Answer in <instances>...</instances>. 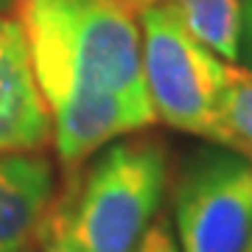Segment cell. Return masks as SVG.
<instances>
[{
  "mask_svg": "<svg viewBox=\"0 0 252 252\" xmlns=\"http://www.w3.org/2000/svg\"><path fill=\"white\" fill-rule=\"evenodd\" d=\"M143 79L157 121L219 143V107L227 59L199 42L174 3L140 9Z\"/></svg>",
  "mask_w": 252,
  "mask_h": 252,
  "instance_id": "cell-3",
  "label": "cell"
},
{
  "mask_svg": "<svg viewBox=\"0 0 252 252\" xmlns=\"http://www.w3.org/2000/svg\"><path fill=\"white\" fill-rule=\"evenodd\" d=\"M137 9L160 0H132ZM177 6L185 26L199 42L227 62H238L241 48V3L244 0H168Z\"/></svg>",
  "mask_w": 252,
  "mask_h": 252,
  "instance_id": "cell-7",
  "label": "cell"
},
{
  "mask_svg": "<svg viewBox=\"0 0 252 252\" xmlns=\"http://www.w3.org/2000/svg\"><path fill=\"white\" fill-rule=\"evenodd\" d=\"M56 196V168L45 152L0 154V252L34 244Z\"/></svg>",
  "mask_w": 252,
  "mask_h": 252,
  "instance_id": "cell-6",
  "label": "cell"
},
{
  "mask_svg": "<svg viewBox=\"0 0 252 252\" xmlns=\"http://www.w3.org/2000/svg\"><path fill=\"white\" fill-rule=\"evenodd\" d=\"M51 112L36 81L26 31L14 9L0 14V154L45 152Z\"/></svg>",
  "mask_w": 252,
  "mask_h": 252,
  "instance_id": "cell-5",
  "label": "cell"
},
{
  "mask_svg": "<svg viewBox=\"0 0 252 252\" xmlns=\"http://www.w3.org/2000/svg\"><path fill=\"white\" fill-rule=\"evenodd\" d=\"M238 62L252 70V0L241 3V48H238Z\"/></svg>",
  "mask_w": 252,
  "mask_h": 252,
  "instance_id": "cell-11",
  "label": "cell"
},
{
  "mask_svg": "<svg viewBox=\"0 0 252 252\" xmlns=\"http://www.w3.org/2000/svg\"><path fill=\"white\" fill-rule=\"evenodd\" d=\"M180 252H244L252 238V162L221 143L190 149L174 171Z\"/></svg>",
  "mask_w": 252,
  "mask_h": 252,
  "instance_id": "cell-4",
  "label": "cell"
},
{
  "mask_svg": "<svg viewBox=\"0 0 252 252\" xmlns=\"http://www.w3.org/2000/svg\"><path fill=\"white\" fill-rule=\"evenodd\" d=\"M135 252H180L177 235H174V227H171V221H168V216L154 219L152 227H149L146 235L140 238V244L135 247Z\"/></svg>",
  "mask_w": 252,
  "mask_h": 252,
  "instance_id": "cell-10",
  "label": "cell"
},
{
  "mask_svg": "<svg viewBox=\"0 0 252 252\" xmlns=\"http://www.w3.org/2000/svg\"><path fill=\"white\" fill-rule=\"evenodd\" d=\"M36 252H81L70 224V185L62 180L34 235Z\"/></svg>",
  "mask_w": 252,
  "mask_h": 252,
  "instance_id": "cell-9",
  "label": "cell"
},
{
  "mask_svg": "<svg viewBox=\"0 0 252 252\" xmlns=\"http://www.w3.org/2000/svg\"><path fill=\"white\" fill-rule=\"evenodd\" d=\"M219 143L252 162V70L247 64H224V90L219 107Z\"/></svg>",
  "mask_w": 252,
  "mask_h": 252,
  "instance_id": "cell-8",
  "label": "cell"
},
{
  "mask_svg": "<svg viewBox=\"0 0 252 252\" xmlns=\"http://www.w3.org/2000/svg\"><path fill=\"white\" fill-rule=\"evenodd\" d=\"M20 252H36V247H31V244H28V247H23Z\"/></svg>",
  "mask_w": 252,
  "mask_h": 252,
  "instance_id": "cell-13",
  "label": "cell"
},
{
  "mask_svg": "<svg viewBox=\"0 0 252 252\" xmlns=\"http://www.w3.org/2000/svg\"><path fill=\"white\" fill-rule=\"evenodd\" d=\"M70 185V224L81 252H135L160 216L171 180L168 146L149 129L93 154Z\"/></svg>",
  "mask_w": 252,
  "mask_h": 252,
  "instance_id": "cell-2",
  "label": "cell"
},
{
  "mask_svg": "<svg viewBox=\"0 0 252 252\" xmlns=\"http://www.w3.org/2000/svg\"><path fill=\"white\" fill-rule=\"evenodd\" d=\"M14 9V0H0V14H3V11H11Z\"/></svg>",
  "mask_w": 252,
  "mask_h": 252,
  "instance_id": "cell-12",
  "label": "cell"
},
{
  "mask_svg": "<svg viewBox=\"0 0 252 252\" xmlns=\"http://www.w3.org/2000/svg\"><path fill=\"white\" fill-rule=\"evenodd\" d=\"M244 252H252V238H250V244H247V247H244Z\"/></svg>",
  "mask_w": 252,
  "mask_h": 252,
  "instance_id": "cell-14",
  "label": "cell"
},
{
  "mask_svg": "<svg viewBox=\"0 0 252 252\" xmlns=\"http://www.w3.org/2000/svg\"><path fill=\"white\" fill-rule=\"evenodd\" d=\"M64 180L95 152L157 124L132 0H14Z\"/></svg>",
  "mask_w": 252,
  "mask_h": 252,
  "instance_id": "cell-1",
  "label": "cell"
}]
</instances>
